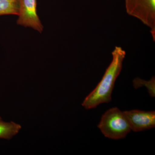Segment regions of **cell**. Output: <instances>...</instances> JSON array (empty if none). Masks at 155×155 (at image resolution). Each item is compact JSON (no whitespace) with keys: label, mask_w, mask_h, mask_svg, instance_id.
<instances>
[{"label":"cell","mask_w":155,"mask_h":155,"mask_svg":"<svg viewBox=\"0 0 155 155\" xmlns=\"http://www.w3.org/2000/svg\"><path fill=\"white\" fill-rule=\"evenodd\" d=\"M113 59L96 87L87 96L81 105L86 110L96 108L112 101V94L116 78L122 68L126 52L120 47H116L112 53Z\"/></svg>","instance_id":"cell-1"},{"label":"cell","mask_w":155,"mask_h":155,"mask_svg":"<svg viewBox=\"0 0 155 155\" xmlns=\"http://www.w3.org/2000/svg\"><path fill=\"white\" fill-rule=\"evenodd\" d=\"M97 127L105 137L116 140L125 138L131 130L124 113L117 107L103 114Z\"/></svg>","instance_id":"cell-2"},{"label":"cell","mask_w":155,"mask_h":155,"mask_svg":"<svg viewBox=\"0 0 155 155\" xmlns=\"http://www.w3.org/2000/svg\"><path fill=\"white\" fill-rule=\"evenodd\" d=\"M127 14L140 19L150 28L155 40V0H125Z\"/></svg>","instance_id":"cell-3"},{"label":"cell","mask_w":155,"mask_h":155,"mask_svg":"<svg viewBox=\"0 0 155 155\" xmlns=\"http://www.w3.org/2000/svg\"><path fill=\"white\" fill-rule=\"evenodd\" d=\"M37 11V0H19L17 24L42 33L44 26Z\"/></svg>","instance_id":"cell-4"},{"label":"cell","mask_w":155,"mask_h":155,"mask_svg":"<svg viewBox=\"0 0 155 155\" xmlns=\"http://www.w3.org/2000/svg\"><path fill=\"white\" fill-rule=\"evenodd\" d=\"M131 128L134 132L149 130L155 127V111L134 110L123 112Z\"/></svg>","instance_id":"cell-5"},{"label":"cell","mask_w":155,"mask_h":155,"mask_svg":"<svg viewBox=\"0 0 155 155\" xmlns=\"http://www.w3.org/2000/svg\"><path fill=\"white\" fill-rule=\"evenodd\" d=\"M21 125L13 122H5L0 117V138L11 139L18 133Z\"/></svg>","instance_id":"cell-6"},{"label":"cell","mask_w":155,"mask_h":155,"mask_svg":"<svg viewBox=\"0 0 155 155\" xmlns=\"http://www.w3.org/2000/svg\"><path fill=\"white\" fill-rule=\"evenodd\" d=\"M19 0H0V16L14 15L19 13Z\"/></svg>","instance_id":"cell-7"},{"label":"cell","mask_w":155,"mask_h":155,"mask_svg":"<svg viewBox=\"0 0 155 155\" xmlns=\"http://www.w3.org/2000/svg\"><path fill=\"white\" fill-rule=\"evenodd\" d=\"M133 85L134 88L137 89L143 87H146L150 96L155 97V78L153 76L150 80L146 81L139 77H136L133 80Z\"/></svg>","instance_id":"cell-8"}]
</instances>
